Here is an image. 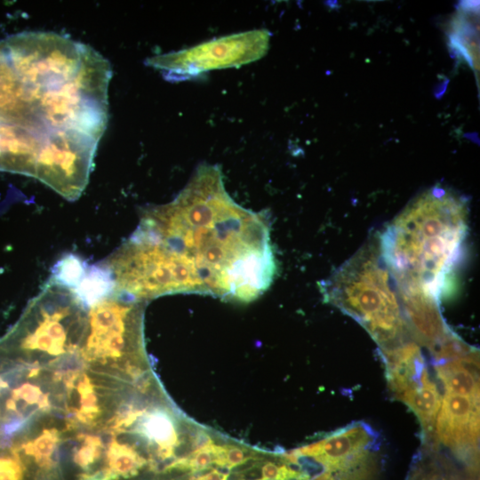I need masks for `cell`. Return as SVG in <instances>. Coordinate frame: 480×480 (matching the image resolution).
<instances>
[{
	"instance_id": "cell-9",
	"label": "cell",
	"mask_w": 480,
	"mask_h": 480,
	"mask_svg": "<svg viewBox=\"0 0 480 480\" xmlns=\"http://www.w3.org/2000/svg\"><path fill=\"white\" fill-rule=\"evenodd\" d=\"M435 369L445 393L479 398L478 355L476 351L435 363Z\"/></svg>"
},
{
	"instance_id": "cell-10",
	"label": "cell",
	"mask_w": 480,
	"mask_h": 480,
	"mask_svg": "<svg viewBox=\"0 0 480 480\" xmlns=\"http://www.w3.org/2000/svg\"><path fill=\"white\" fill-rule=\"evenodd\" d=\"M436 383L428 378L418 388L404 394L398 400L404 403L417 416L421 426L422 438L427 445L434 439L436 419L442 403Z\"/></svg>"
},
{
	"instance_id": "cell-3",
	"label": "cell",
	"mask_w": 480,
	"mask_h": 480,
	"mask_svg": "<svg viewBox=\"0 0 480 480\" xmlns=\"http://www.w3.org/2000/svg\"><path fill=\"white\" fill-rule=\"evenodd\" d=\"M467 229L462 197L436 187L413 199L386 228L378 243L380 256L403 292L439 302Z\"/></svg>"
},
{
	"instance_id": "cell-7",
	"label": "cell",
	"mask_w": 480,
	"mask_h": 480,
	"mask_svg": "<svg viewBox=\"0 0 480 480\" xmlns=\"http://www.w3.org/2000/svg\"><path fill=\"white\" fill-rule=\"evenodd\" d=\"M479 398L445 393L435 428L434 442L452 451L464 467L478 468Z\"/></svg>"
},
{
	"instance_id": "cell-4",
	"label": "cell",
	"mask_w": 480,
	"mask_h": 480,
	"mask_svg": "<svg viewBox=\"0 0 480 480\" xmlns=\"http://www.w3.org/2000/svg\"><path fill=\"white\" fill-rule=\"evenodd\" d=\"M364 248L322 287L324 297L359 322L381 349L404 342L408 329L394 289L396 281L384 264L379 244Z\"/></svg>"
},
{
	"instance_id": "cell-2",
	"label": "cell",
	"mask_w": 480,
	"mask_h": 480,
	"mask_svg": "<svg viewBox=\"0 0 480 480\" xmlns=\"http://www.w3.org/2000/svg\"><path fill=\"white\" fill-rule=\"evenodd\" d=\"M109 62L52 32L0 40V120L51 147L100 140L108 124Z\"/></svg>"
},
{
	"instance_id": "cell-5",
	"label": "cell",
	"mask_w": 480,
	"mask_h": 480,
	"mask_svg": "<svg viewBox=\"0 0 480 480\" xmlns=\"http://www.w3.org/2000/svg\"><path fill=\"white\" fill-rule=\"evenodd\" d=\"M291 452L310 480H379L382 468L379 435L363 421Z\"/></svg>"
},
{
	"instance_id": "cell-11",
	"label": "cell",
	"mask_w": 480,
	"mask_h": 480,
	"mask_svg": "<svg viewBox=\"0 0 480 480\" xmlns=\"http://www.w3.org/2000/svg\"><path fill=\"white\" fill-rule=\"evenodd\" d=\"M421 454L413 462L407 480H443L442 471L433 451L428 448Z\"/></svg>"
},
{
	"instance_id": "cell-8",
	"label": "cell",
	"mask_w": 480,
	"mask_h": 480,
	"mask_svg": "<svg viewBox=\"0 0 480 480\" xmlns=\"http://www.w3.org/2000/svg\"><path fill=\"white\" fill-rule=\"evenodd\" d=\"M381 356L388 384L396 399L430 378L426 361L419 346L414 342L404 341L381 349Z\"/></svg>"
},
{
	"instance_id": "cell-1",
	"label": "cell",
	"mask_w": 480,
	"mask_h": 480,
	"mask_svg": "<svg viewBox=\"0 0 480 480\" xmlns=\"http://www.w3.org/2000/svg\"><path fill=\"white\" fill-rule=\"evenodd\" d=\"M100 264L114 290L140 301L197 293L248 303L276 272L268 216L238 204L218 164H200L171 202L148 207Z\"/></svg>"
},
{
	"instance_id": "cell-6",
	"label": "cell",
	"mask_w": 480,
	"mask_h": 480,
	"mask_svg": "<svg viewBox=\"0 0 480 480\" xmlns=\"http://www.w3.org/2000/svg\"><path fill=\"white\" fill-rule=\"evenodd\" d=\"M271 33L266 28L231 34L177 52L148 58L146 64L169 81H183L214 69L239 68L261 59Z\"/></svg>"
}]
</instances>
